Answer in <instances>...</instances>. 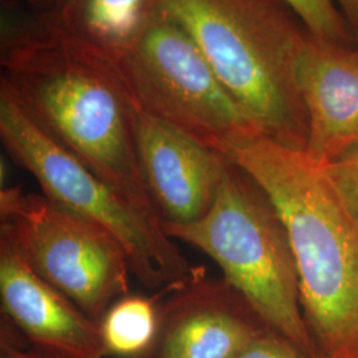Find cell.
Instances as JSON below:
<instances>
[{"label": "cell", "mask_w": 358, "mask_h": 358, "mask_svg": "<svg viewBox=\"0 0 358 358\" xmlns=\"http://www.w3.org/2000/svg\"><path fill=\"white\" fill-rule=\"evenodd\" d=\"M15 329L8 321L1 319L0 332V358H56L38 350L34 346H24L16 341Z\"/></svg>", "instance_id": "obj_17"}, {"label": "cell", "mask_w": 358, "mask_h": 358, "mask_svg": "<svg viewBox=\"0 0 358 358\" xmlns=\"http://www.w3.org/2000/svg\"><path fill=\"white\" fill-rule=\"evenodd\" d=\"M60 1L62 0H1V6L43 17L51 15L57 8Z\"/></svg>", "instance_id": "obj_18"}, {"label": "cell", "mask_w": 358, "mask_h": 358, "mask_svg": "<svg viewBox=\"0 0 358 358\" xmlns=\"http://www.w3.org/2000/svg\"><path fill=\"white\" fill-rule=\"evenodd\" d=\"M333 189L358 220V145L325 166Z\"/></svg>", "instance_id": "obj_15"}, {"label": "cell", "mask_w": 358, "mask_h": 358, "mask_svg": "<svg viewBox=\"0 0 358 358\" xmlns=\"http://www.w3.org/2000/svg\"><path fill=\"white\" fill-rule=\"evenodd\" d=\"M0 137L13 161L28 170L44 195L113 235L128 255L130 271L143 287L174 291L206 273L194 267L150 217L84 166L27 115L0 84Z\"/></svg>", "instance_id": "obj_5"}, {"label": "cell", "mask_w": 358, "mask_h": 358, "mask_svg": "<svg viewBox=\"0 0 358 358\" xmlns=\"http://www.w3.org/2000/svg\"><path fill=\"white\" fill-rule=\"evenodd\" d=\"M161 10L189 32L254 128L306 148L299 64L309 34L282 0H162Z\"/></svg>", "instance_id": "obj_3"}, {"label": "cell", "mask_w": 358, "mask_h": 358, "mask_svg": "<svg viewBox=\"0 0 358 358\" xmlns=\"http://www.w3.org/2000/svg\"><path fill=\"white\" fill-rule=\"evenodd\" d=\"M299 88L308 120L304 152L327 166L358 145V48L308 35Z\"/></svg>", "instance_id": "obj_11"}, {"label": "cell", "mask_w": 358, "mask_h": 358, "mask_svg": "<svg viewBox=\"0 0 358 358\" xmlns=\"http://www.w3.org/2000/svg\"><path fill=\"white\" fill-rule=\"evenodd\" d=\"M167 294L162 291L153 297L127 294L115 300L99 322L106 356L141 357L157 334L158 299Z\"/></svg>", "instance_id": "obj_13"}, {"label": "cell", "mask_w": 358, "mask_h": 358, "mask_svg": "<svg viewBox=\"0 0 358 358\" xmlns=\"http://www.w3.org/2000/svg\"><path fill=\"white\" fill-rule=\"evenodd\" d=\"M174 241L210 256L267 328L308 356L319 357L301 306L294 252L268 196L231 162L207 214L186 224H162Z\"/></svg>", "instance_id": "obj_4"}, {"label": "cell", "mask_w": 358, "mask_h": 358, "mask_svg": "<svg viewBox=\"0 0 358 358\" xmlns=\"http://www.w3.org/2000/svg\"><path fill=\"white\" fill-rule=\"evenodd\" d=\"M1 8L0 84L84 166L159 219L142 176L138 105L118 68L55 36L38 17Z\"/></svg>", "instance_id": "obj_1"}, {"label": "cell", "mask_w": 358, "mask_h": 358, "mask_svg": "<svg viewBox=\"0 0 358 358\" xmlns=\"http://www.w3.org/2000/svg\"><path fill=\"white\" fill-rule=\"evenodd\" d=\"M235 358H313L284 338L279 333L266 331L259 334Z\"/></svg>", "instance_id": "obj_16"}, {"label": "cell", "mask_w": 358, "mask_h": 358, "mask_svg": "<svg viewBox=\"0 0 358 358\" xmlns=\"http://www.w3.org/2000/svg\"><path fill=\"white\" fill-rule=\"evenodd\" d=\"M355 40H358V0H336Z\"/></svg>", "instance_id": "obj_19"}, {"label": "cell", "mask_w": 358, "mask_h": 358, "mask_svg": "<svg viewBox=\"0 0 358 358\" xmlns=\"http://www.w3.org/2000/svg\"><path fill=\"white\" fill-rule=\"evenodd\" d=\"M136 134L142 176L162 224L206 215L230 169L229 158L140 108Z\"/></svg>", "instance_id": "obj_9"}, {"label": "cell", "mask_w": 358, "mask_h": 358, "mask_svg": "<svg viewBox=\"0 0 358 358\" xmlns=\"http://www.w3.org/2000/svg\"><path fill=\"white\" fill-rule=\"evenodd\" d=\"M1 319L28 344L56 358H103L99 322L31 268L24 256L0 235Z\"/></svg>", "instance_id": "obj_10"}, {"label": "cell", "mask_w": 358, "mask_h": 358, "mask_svg": "<svg viewBox=\"0 0 358 358\" xmlns=\"http://www.w3.org/2000/svg\"><path fill=\"white\" fill-rule=\"evenodd\" d=\"M0 235L20 251L38 276L96 322L115 300L129 294L131 271L120 242L43 192L3 189Z\"/></svg>", "instance_id": "obj_6"}, {"label": "cell", "mask_w": 358, "mask_h": 358, "mask_svg": "<svg viewBox=\"0 0 358 358\" xmlns=\"http://www.w3.org/2000/svg\"><path fill=\"white\" fill-rule=\"evenodd\" d=\"M266 331L231 284L203 273L166 294L153 344L138 358H235Z\"/></svg>", "instance_id": "obj_8"}, {"label": "cell", "mask_w": 358, "mask_h": 358, "mask_svg": "<svg viewBox=\"0 0 358 358\" xmlns=\"http://www.w3.org/2000/svg\"><path fill=\"white\" fill-rule=\"evenodd\" d=\"M220 153L255 182L282 219L319 357L358 358V220L325 166L256 129L231 137Z\"/></svg>", "instance_id": "obj_2"}, {"label": "cell", "mask_w": 358, "mask_h": 358, "mask_svg": "<svg viewBox=\"0 0 358 358\" xmlns=\"http://www.w3.org/2000/svg\"><path fill=\"white\" fill-rule=\"evenodd\" d=\"M313 38L353 45V35L336 0H282Z\"/></svg>", "instance_id": "obj_14"}, {"label": "cell", "mask_w": 358, "mask_h": 358, "mask_svg": "<svg viewBox=\"0 0 358 358\" xmlns=\"http://www.w3.org/2000/svg\"><path fill=\"white\" fill-rule=\"evenodd\" d=\"M118 71L141 110L219 153L231 137L255 129L189 32L162 10Z\"/></svg>", "instance_id": "obj_7"}, {"label": "cell", "mask_w": 358, "mask_h": 358, "mask_svg": "<svg viewBox=\"0 0 358 358\" xmlns=\"http://www.w3.org/2000/svg\"><path fill=\"white\" fill-rule=\"evenodd\" d=\"M162 0H62L38 22L55 36L118 68Z\"/></svg>", "instance_id": "obj_12"}]
</instances>
